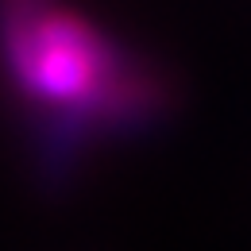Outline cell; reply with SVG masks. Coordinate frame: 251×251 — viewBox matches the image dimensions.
<instances>
[]
</instances>
